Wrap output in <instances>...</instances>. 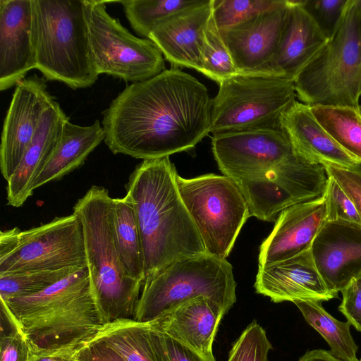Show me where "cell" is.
I'll return each mask as SVG.
<instances>
[{"label": "cell", "instance_id": "6da1fadb", "mask_svg": "<svg viewBox=\"0 0 361 361\" xmlns=\"http://www.w3.org/2000/svg\"><path fill=\"white\" fill-rule=\"evenodd\" d=\"M212 99L197 79L173 67L127 86L103 112L114 154L143 160L194 148L211 130Z\"/></svg>", "mask_w": 361, "mask_h": 361}, {"label": "cell", "instance_id": "7a4b0ae2", "mask_svg": "<svg viewBox=\"0 0 361 361\" xmlns=\"http://www.w3.org/2000/svg\"><path fill=\"white\" fill-rule=\"evenodd\" d=\"M177 175L169 157L143 160L126 185L140 235L144 284L176 261L207 253L179 192Z\"/></svg>", "mask_w": 361, "mask_h": 361}, {"label": "cell", "instance_id": "3957f363", "mask_svg": "<svg viewBox=\"0 0 361 361\" xmlns=\"http://www.w3.org/2000/svg\"><path fill=\"white\" fill-rule=\"evenodd\" d=\"M32 352L78 348L103 324L91 294L87 268L33 295L1 299Z\"/></svg>", "mask_w": 361, "mask_h": 361}, {"label": "cell", "instance_id": "277c9868", "mask_svg": "<svg viewBox=\"0 0 361 361\" xmlns=\"http://www.w3.org/2000/svg\"><path fill=\"white\" fill-rule=\"evenodd\" d=\"M113 198L92 186L73 207L80 221L92 299L102 324L134 319L144 283L126 272L113 233Z\"/></svg>", "mask_w": 361, "mask_h": 361}, {"label": "cell", "instance_id": "5b68a950", "mask_svg": "<svg viewBox=\"0 0 361 361\" xmlns=\"http://www.w3.org/2000/svg\"><path fill=\"white\" fill-rule=\"evenodd\" d=\"M35 68L73 90L98 78L92 56L85 0H34Z\"/></svg>", "mask_w": 361, "mask_h": 361}, {"label": "cell", "instance_id": "8992f818", "mask_svg": "<svg viewBox=\"0 0 361 361\" xmlns=\"http://www.w3.org/2000/svg\"><path fill=\"white\" fill-rule=\"evenodd\" d=\"M233 267L204 253L174 262L143 286L134 320L149 322L192 298L204 296L226 314L236 302Z\"/></svg>", "mask_w": 361, "mask_h": 361}, {"label": "cell", "instance_id": "52a82bcc", "mask_svg": "<svg viewBox=\"0 0 361 361\" xmlns=\"http://www.w3.org/2000/svg\"><path fill=\"white\" fill-rule=\"evenodd\" d=\"M352 1L334 35L297 75V97L309 106L358 108L361 97V42Z\"/></svg>", "mask_w": 361, "mask_h": 361}, {"label": "cell", "instance_id": "ba28073f", "mask_svg": "<svg viewBox=\"0 0 361 361\" xmlns=\"http://www.w3.org/2000/svg\"><path fill=\"white\" fill-rule=\"evenodd\" d=\"M219 85L212 99L213 135L281 128L283 114L297 101L293 80L271 73L239 72Z\"/></svg>", "mask_w": 361, "mask_h": 361}, {"label": "cell", "instance_id": "9c48e42d", "mask_svg": "<svg viewBox=\"0 0 361 361\" xmlns=\"http://www.w3.org/2000/svg\"><path fill=\"white\" fill-rule=\"evenodd\" d=\"M176 180L206 252L226 259L243 226L250 217L247 200L238 185L228 176L214 173L191 178L178 174Z\"/></svg>", "mask_w": 361, "mask_h": 361}, {"label": "cell", "instance_id": "30bf717a", "mask_svg": "<svg viewBox=\"0 0 361 361\" xmlns=\"http://www.w3.org/2000/svg\"><path fill=\"white\" fill-rule=\"evenodd\" d=\"M63 268H87L82 228L74 213L25 231H1L0 275Z\"/></svg>", "mask_w": 361, "mask_h": 361}, {"label": "cell", "instance_id": "8fae6325", "mask_svg": "<svg viewBox=\"0 0 361 361\" xmlns=\"http://www.w3.org/2000/svg\"><path fill=\"white\" fill-rule=\"evenodd\" d=\"M106 3L85 0L91 53L98 75L104 73L134 83L166 70L159 47L149 39L131 34L107 12Z\"/></svg>", "mask_w": 361, "mask_h": 361}, {"label": "cell", "instance_id": "7c38bea8", "mask_svg": "<svg viewBox=\"0 0 361 361\" xmlns=\"http://www.w3.org/2000/svg\"><path fill=\"white\" fill-rule=\"evenodd\" d=\"M328 180L322 164L294 154L263 177L236 184L247 200L250 216L274 221L286 208L323 197Z\"/></svg>", "mask_w": 361, "mask_h": 361}, {"label": "cell", "instance_id": "4fadbf2b", "mask_svg": "<svg viewBox=\"0 0 361 361\" xmlns=\"http://www.w3.org/2000/svg\"><path fill=\"white\" fill-rule=\"evenodd\" d=\"M212 145L219 169L236 183L259 179L295 154L281 128L215 134Z\"/></svg>", "mask_w": 361, "mask_h": 361}, {"label": "cell", "instance_id": "5bb4252c", "mask_svg": "<svg viewBox=\"0 0 361 361\" xmlns=\"http://www.w3.org/2000/svg\"><path fill=\"white\" fill-rule=\"evenodd\" d=\"M52 99L46 79L36 74L16 84L4 119L0 146V169L6 182L20 163Z\"/></svg>", "mask_w": 361, "mask_h": 361}, {"label": "cell", "instance_id": "9a60e30c", "mask_svg": "<svg viewBox=\"0 0 361 361\" xmlns=\"http://www.w3.org/2000/svg\"><path fill=\"white\" fill-rule=\"evenodd\" d=\"M288 9L289 0H281L277 6L220 31L238 73H271Z\"/></svg>", "mask_w": 361, "mask_h": 361}, {"label": "cell", "instance_id": "2e32d148", "mask_svg": "<svg viewBox=\"0 0 361 361\" xmlns=\"http://www.w3.org/2000/svg\"><path fill=\"white\" fill-rule=\"evenodd\" d=\"M34 0H0V90L35 68Z\"/></svg>", "mask_w": 361, "mask_h": 361}, {"label": "cell", "instance_id": "e0dca14e", "mask_svg": "<svg viewBox=\"0 0 361 361\" xmlns=\"http://www.w3.org/2000/svg\"><path fill=\"white\" fill-rule=\"evenodd\" d=\"M311 252L328 288L338 294L361 276V224L326 221Z\"/></svg>", "mask_w": 361, "mask_h": 361}, {"label": "cell", "instance_id": "ac0fdd59", "mask_svg": "<svg viewBox=\"0 0 361 361\" xmlns=\"http://www.w3.org/2000/svg\"><path fill=\"white\" fill-rule=\"evenodd\" d=\"M256 293L274 302L296 300L328 301L338 297L326 285L311 249L287 259L259 266Z\"/></svg>", "mask_w": 361, "mask_h": 361}, {"label": "cell", "instance_id": "d6986e66", "mask_svg": "<svg viewBox=\"0 0 361 361\" xmlns=\"http://www.w3.org/2000/svg\"><path fill=\"white\" fill-rule=\"evenodd\" d=\"M326 217L324 196L283 209L275 221L273 230L260 245L259 266L281 262L311 249Z\"/></svg>", "mask_w": 361, "mask_h": 361}, {"label": "cell", "instance_id": "ffe728a7", "mask_svg": "<svg viewBox=\"0 0 361 361\" xmlns=\"http://www.w3.org/2000/svg\"><path fill=\"white\" fill-rule=\"evenodd\" d=\"M213 13V0H202L158 24L149 39L173 67L201 71V55L206 28Z\"/></svg>", "mask_w": 361, "mask_h": 361}, {"label": "cell", "instance_id": "44dd1931", "mask_svg": "<svg viewBox=\"0 0 361 361\" xmlns=\"http://www.w3.org/2000/svg\"><path fill=\"white\" fill-rule=\"evenodd\" d=\"M226 314L204 296L189 300L147 322L186 345L207 361H215L212 344L219 324Z\"/></svg>", "mask_w": 361, "mask_h": 361}, {"label": "cell", "instance_id": "7402d4cb", "mask_svg": "<svg viewBox=\"0 0 361 361\" xmlns=\"http://www.w3.org/2000/svg\"><path fill=\"white\" fill-rule=\"evenodd\" d=\"M68 119L59 104L53 98L44 111L20 163L7 181L8 204L19 207L31 196L30 185L54 152Z\"/></svg>", "mask_w": 361, "mask_h": 361}, {"label": "cell", "instance_id": "603a6c76", "mask_svg": "<svg viewBox=\"0 0 361 361\" xmlns=\"http://www.w3.org/2000/svg\"><path fill=\"white\" fill-rule=\"evenodd\" d=\"M327 39L300 4L289 1V9L270 72L294 80Z\"/></svg>", "mask_w": 361, "mask_h": 361}, {"label": "cell", "instance_id": "cb8c5ba5", "mask_svg": "<svg viewBox=\"0 0 361 361\" xmlns=\"http://www.w3.org/2000/svg\"><path fill=\"white\" fill-rule=\"evenodd\" d=\"M281 127L294 153L307 161H328L345 167H351L357 162L323 128L309 105L295 101L283 114Z\"/></svg>", "mask_w": 361, "mask_h": 361}, {"label": "cell", "instance_id": "d4e9b609", "mask_svg": "<svg viewBox=\"0 0 361 361\" xmlns=\"http://www.w3.org/2000/svg\"><path fill=\"white\" fill-rule=\"evenodd\" d=\"M104 137V130L99 120L90 126H82L68 119L54 152L30 185V195L37 188L59 180L81 166Z\"/></svg>", "mask_w": 361, "mask_h": 361}, {"label": "cell", "instance_id": "484cf974", "mask_svg": "<svg viewBox=\"0 0 361 361\" xmlns=\"http://www.w3.org/2000/svg\"><path fill=\"white\" fill-rule=\"evenodd\" d=\"M113 233L121 262L128 276L145 282L144 260L133 205L126 195L113 198Z\"/></svg>", "mask_w": 361, "mask_h": 361}, {"label": "cell", "instance_id": "4316f807", "mask_svg": "<svg viewBox=\"0 0 361 361\" xmlns=\"http://www.w3.org/2000/svg\"><path fill=\"white\" fill-rule=\"evenodd\" d=\"M305 321L327 342L331 353L343 361H359L358 349L350 330L348 322L335 319L316 300H296Z\"/></svg>", "mask_w": 361, "mask_h": 361}, {"label": "cell", "instance_id": "83f0119b", "mask_svg": "<svg viewBox=\"0 0 361 361\" xmlns=\"http://www.w3.org/2000/svg\"><path fill=\"white\" fill-rule=\"evenodd\" d=\"M96 336L113 348L126 361H158L147 322L117 320L104 324Z\"/></svg>", "mask_w": 361, "mask_h": 361}, {"label": "cell", "instance_id": "f1b7e54d", "mask_svg": "<svg viewBox=\"0 0 361 361\" xmlns=\"http://www.w3.org/2000/svg\"><path fill=\"white\" fill-rule=\"evenodd\" d=\"M323 128L356 161H361V114L357 108L310 106Z\"/></svg>", "mask_w": 361, "mask_h": 361}, {"label": "cell", "instance_id": "f546056e", "mask_svg": "<svg viewBox=\"0 0 361 361\" xmlns=\"http://www.w3.org/2000/svg\"><path fill=\"white\" fill-rule=\"evenodd\" d=\"M202 0H123L126 16L133 30L149 39L161 22L183 10L200 4Z\"/></svg>", "mask_w": 361, "mask_h": 361}, {"label": "cell", "instance_id": "4dcf8cb0", "mask_svg": "<svg viewBox=\"0 0 361 361\" xmlns=\"http://www.w3.org/2000/svg\"><path fill=\"white\" fill-rule=\"evenodd\" d=\"M78 269H34L1 274L0 298L5 300L35 294Z\"/></svg>", "mask_w": 361, "mask_h": 361}, {"label": "cell", "instance_id": "1f68e13d", "mask_svg": "<svg viewBox=\"0 0 361 361\" xmlns=\"http://www.w3.org/2000/svg\"><path fill=\"white\" fill-rule=\"evenodd\" d=\"M200 72L219 84L238 73L215 23L213 13L205 31Z\"/></svg>", "mask_w": 361, "mask_h": 361}, {"label": "cell", "instance_id": "d6a6232c", "mask_svg": "<svg viewBox=\"0 0 361 361\" xmlns=\"http://www.w3.org/2000/svg\"><path fill=\"white\" fill-rule=\"evenodd\" d=\"M281 0H213V16L220 31L262 11L277 6Z\"/></svg>", "mask_w": 361, "mask_h": 361}, {"label": "cell", "instance_id": "836d02e7", "mask_svg": "<svg viewBox=\"0 0 361 361\" xmlns=\"http://www.w3.org/2000/svg\"><path fill=\"white\" fill-rule=\"evenodd\" d=\"M271 343L264 329L254 321L233 344L227 361H269Z\"/></svg>", "mask_w": 361, "mask_h": 361}, {"label": "cell", "instance_id": "e575fe53", "mask_svg": "<svg viewBox=\"0 0 361 361\" xmlns=\"http://www.w3.org/2000/svg\"><path fill=\"white\" fill-rule=\"evenodd\" d=\"M302 7L329 40L337 31L350 0L300 1Z\"/></svg>", "mask_w": 361, "mask_h": 361}, {"label": "cell", "instance_id": "d590c367", "mask_svg": "<svg viewBox=\"0 0 361 361\" xmlns=\"http://www.w3.org/2000/svg\"><path fill=\"white\" fill-rule=\"evenodd\" d=\"M1 309L5 328L1 327L0 361H30L32 350L28 341L5 309Z\"/></svg>", "mask_w": 361, "mask_h": 361}, {"label": "cell", "instance_id": "8d00e7d4", "mask_svg": "<svg viewBox=\"0 0 361 361\" xmlns=\"http://www.w3.org/2000/svg\"><path fill=\"white\" fill-rule=\"evenodd\" d=\"M324 197L326 203V221H344L361 224V220L353 202L338 183L331 176H329Z\"/></svg>", "mask_w": 361, "mask_h": 361}, {"label": "cell", "instance_id": "74e56055", "mask_svg": "<svg viewBox=\"0 0 361 361\" xmlns=\"http://www.w3.org/2000/svg\"><path fill=\"white\" fill-rule=\"evenodd\" d=\"M147 324L151 344L158 361H207L186 345Z\"/></svg>", "mask_w": 361, "mask_h": 361}, {"label": "cell", "instance_id": "f35d334b", "mask_svg": "<svg viewBox=\"0 0 361 361\" xmlns=\"http://www.w3.org/2000/svg\"><path fill=\"white\" fill-rule=\"evenodd\" d=\"M321 164L329 176L332 177L353 202L361 220V172L328 161Z\"/></svg>", "mask_w": 361, "mask_h": 361}, {"label": "cell", "instance_id": "ab89813d", "mask_svg": "<svg viewBox=\"0 0 361 361\" xmlns=\"http://www.w3.org/2000/svg\"><path fill=\"white\" fill-rule=\"evenodd\" d=\"M341 293L338 310L352 326L361 331V276L353 279Z\"/></svg>", "mask_w": 361, "mask_h": 361}, {"label": "cell", "instance_id": "60d3db41", "mask_svg": "<svg viewBox=\"0 0 361 361\" xmlns=\"http://www.w3.org/2000/svg\"><path fill=\"white\" fill-rule=\"evenodd\" d=\"M77 361H126L113 348L95 336L76 351Z\"/></svg>", "mask_w": 361, "mask_h": 361}, {"label": "cell", "instance_id": "b9f144b4", "mask_svg": "<svg viewBox=\"0 0 361 361\" xmlns=\"http://www.w3.org/2000/svg\"><path fill=\"white\" fill-rule=\"evenodd\" d=\"M78 348L61 349L39 353L32 352L30 361H77L75 353Z\"/></svg>", "mask_w": 361, "mask_h": 361}, {"label": "cell", "instance_id": "7bdbcfd3", "mask_svg": "<svg viewBox=\"0 0 361 361\" xmlns=\"http://www.w3.org/2000/svg\"><path fill=\"white\" fill-rule=\"evenodd\" d=\"M298 361H343L334 355L331 351L314 349L307 351Z\"/></svg>", "mask_w": 361, "mask_h": 361}, {"label": "cell", "instance_id": "ee69618b", "mask_svg": "<svg viewBox=\"0 0 361 361\" xmlns=\"http://www.w3.org/2000/svg\"><path fill=\"white\" fill-rule=\"evenodd\" d=\"M352 6L357 26V30L361 42V0H353Z\"/></svg>", "mask_w": 361, "mask_h": 361}, {"label": "cell", "instance_id": "f6af8a7d", "mask_svg": "<svg viewBox=\"0 0 361 361\" xmlns=\"http://www.w3.org/2000/svg\"><path fill=\"white\" fill-rule=\"evenodd\" d=\"M351 167L361 172V161L355 162V164Z\"/></svg>", "mask_w": 361, "mask_h": 361}, {"label": "cell", "instance_id": "bcb514c9", "mask_svg": "<svg viewBox=\"0 0 361 361\" xmlns=\"http://www.w3.org/2000/svg\"><path fill=\"white\" fill-rule=\"evenodd\" d=\"M357 109H358L360 114H361V97H360V104H359Z\"/></svg>", "mask_w": 361, "mask_h": 361}, {"label": "cell", "instance_id": "7dc6e473", "mask_svg": "<svg viewBox=\"0 0 361 361\" xmlns=\"http://www.w3.org/2000/svg\"><path fill=\"white\" fill-rule=\"evenodd\" d=\"M359 361H361V359Z\"/></svg>", "mask_w": 361, "mask_h": 361}]
</instances>
